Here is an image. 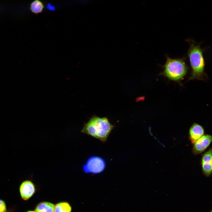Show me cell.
I'll return each mask as SVG.
<instances>
[{
    "label": "cell",
    "instance_id": "6da1fadb",
    "mask_svg": "<svg viewBox=\"0 0 212 212\" xmlns=\"http://www.w3.org/2000/svg\"><path fill=\"white\" fill-rule=\"evenodd\" d=\"M186 41L189 44L187 56L191 68V73L188 80H205L208 78L205 71V61L203 53L205 49H202L201 43L196 42L192 39H187Z\"/></svg>",
    "mask_w": 212,
    "mask_h": 212
},
{
    "label": "cell",
    "instance_id": "7a4b0ae2",
    "mask_svg": "<svg viewBox=\"0 0 212 212\" xmlns=\"http://www.w3.org/2000/svg\"><path fill=\"white\" fill-rule=\"evenodd\" d=\"M114 127L106 117L94 115L84 124L81 132L104 143Z\"/></svg>",
    "mask_w": 212,
    "mask_h": 212
},
{
    "label": "cell",
    "instance_id": "3957f363",
    "mask_svg": "<svg viewBox=\"0 0 212 212\" xmlns=\"http://www.w3.org/2000/svg\"><path fill=\"white\" fill-rule=\"evenodd\" d=\"M166 61L162 66L163 71L159 75L170 80L179 81L183 78L187 73L189 68L186 62V58L173 59L165 55Z\"/></svg>",
    "mask_w": 212,
    "mask_h": 212
},
{
    "label": "cell",
    "instance_id": "277c9868",
    "mask_svg": "<svg viewBox=\"0 0 212 212\" xmlns=\"http://www.w3.org/2000/svg\"><path fill=\"white\" fill-rule=\"evenodd\" d=\"M105 166V162L102 158L92 156L89 158L83 165L82 169L85 173L96 174L102 172Z\"/></svg>",
    "mask_w": 212,
    "mask_h": 212
},
{
    "label": "cell",
    "instance_id": "5b68a950",
    "mask_svg": "<svg viewBox=\"0 0 212 212\" xmlns=\"http://www.w3.org/2000/svg\"><path fill=\"white\" fill-rule=\"evenodd\" d=\"M35 192L34 185L31 180H26L21 183L19 187V192L21 198L24 200L29 199Z\"/></svg>",
    "mask_w": 212,
    "mask_h": 212
},
{
    "label": "cell",
    "instance_id": "8992f818",
    "mask_svg": "<svg viewBox=\"0 0 212 212\" xmlns=\"http://www.w3.org/2000/svg\"><path fill=\"white\" fill-rule=\"evenodd\" d=\"M212 139L211 135H203L193 144V153L195 155H197L204 152L210 144Z\"/></svg>",
    "mask_w": 212,
    "mask_h": 212
},
{
    "label": "cell",
    "instance_id": "52a82bcc",
    "mask_svg": "<svg viewBox=\"0 0 212 212\" xmlns=\"http://www.w3.org/2000/svg\"><path fill=\"white\" fill-rule=\"evenodd\" d=\"M212 154L211 149L210 148L203 155L201 158L202 171L207 177L210 176L212 173Z\"/></svg>",
    "mask_w": 212,
    "mask_h": 212
},
{
    "label": "cell",
    "instance_id": "ba28073f",
    "mask_svg": "<svg viewBox=\"0 0 212 212\" xmlns=\"http://www.w3.org/2000/svg\"><path fill=\"white\" fill-rule=\"evenodd\" d=\"M204 131L201 125L194 124L191 127L189 131V139L192 143L194 144L200 138L204 135Z\"/></svg>",
    "mask_w": 212,
    "mask_h": 212
},
{
    "label": "cell",
    "instance_id": "9c48e42d",
    "mask_svg": "<svg viewBox=\"0 0 212 212\" xmlns=\"http://www.w3.org/2000/svg\"><path fill=\"white\" fill-rule=\"evenodd\" d=\"M55 206L51 203L43 202L39 203L35 212H55Z\"/></svg>",
    "mask_w": 212,
    "mask_h": 212
},
{
    "label": "cell",
    "instance_id": "30bf717a",
    "mask_svg": "<svg viewBox=\"0 0 212 212\" xmlns=\"http://www.w3.org/2000/svg\"><path fill=\"white\" fill-rule=\"evenodd\" d=\"M43 2L40 0H34L30 4L29 9L33 13L38 14L42 13L44 8Z\"/></svg>",
    "mask_w": 212,
    "mask_h": 212
},
{
    "label": "cell",
    "instance_id": "8fae6325",
    "mask_svg": "<svg viewBox=\"0 0 212 212\" xmlns=\"http://www.w3.org/2000/svg\"><path fill=\"white\" fill-rule=\"evenodd\" d=\"M71 207L67 202H61L55 206V212H71Z\"/></svg>",
    "mask_w": 212,
    "mask_h": 212
},
{
    "label": "cell",
    "instance_id": "7c38bea8",
    "mask_svg": "<svg viewBox=\"0 0 212 212\" xmlns=\"http://www.w3.org/2000/svg\"><path fill=\"white\" fill-rule=\"evenodd\" d=\"M0 212H6L5 203L3 201L0 199Z\"/></svg>",
    "mask_w": 212,
    "mask_h": 212
},
{
    "label": "cell",
    "instance_id": "4fadbf2b",
    "mask_svg": "<svg viewBox=\"0 0 212 212\" xmlns=\"http://www.w3.org/2000/svg\"><path fill=\"white\" fill-rule=\"evenodd\" d=\"M47 7V8L50 10H54L55 9V8L54 6H52L50 4H48Z\"/></svg>",
    "mask_w": 212,
    "mask_h": 212
},
{
    "label": "cell",
    "instance_id": "5bb4252c",
    "mask_svg": "<svg viewBox=\"0 0 212 212\" xmlns=\"http://www.w3.org/2000/svg\"><path fill=\"white\" fill-rule=\"evenodd\" d=\"M27 212H35V211H28Z\"/></svg>",
    "mask_w": 212,
    "mask_h": 212
},
{
    "label": "cell",
    "instance_id": "9a60e30c",
    "mask_svg": "<svg viewBox=\"0 0 212 212\" xmlns=\"http://www.w3.org/2000/svg\"><path fill=\"white\" fill-rule=\"evenodd\" d=\"M210 212H212V211H210Z\"/></svg>",
    "mask_w": 212,
    "mask_h": 212
}]
</instances>
